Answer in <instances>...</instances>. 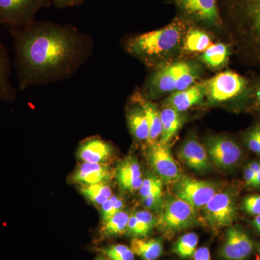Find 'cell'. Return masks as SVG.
<instances>
[{
	"label": "cell",
	"mask_w": 260,
	"mask_h": 260,
	"mask_svg": "<svg viewBox=\"0 0 260 260\" xmlns=\"http://www.w3.org/2000/svg\"><path fill=\"white\" fill-rule=\"evenodd\" d=\"M164 198V195L162 191H158V192L154 193L153 194L142 198V202L145 208L159 213L162 209Z\"/></svg>",
	"instance_id": "cell-36"
},
{
	"label": "cell",
	"mask_w": 260,
	"mask_h": 260,
	"mask_svg": "<svg viewBox=\"0 0 260 260\" xmlns=\"http://www.w3.org/2000/svg\"><path fill=\"white\" fill-rule=\"evenodd\" d=\"M198 210L174 194L164 195L162 209L157 217L155 228L167 239L196 226L199 222Z\"/></svg>",
	"instance_id": "cell-5"
},
{
	"label": "cell",
	"mask_w": 260,
	"mask_h": 260,
	"mask_svg": "<svg viewBox=\"0 0 260 260\" xmlns=\"http://www.w3.org/2000/svg\"><path fill=\"white\" fill-rule=\"evenodd\" d=\"M114 177V170L109 164L82 162L77 167L70 181L79 186L109 183Z\"/></svg>",
	"instance_id": "cell-15"
},
{
	"label": "cell",
	"mask_w": 260,
	"mask_h": 260,
	"mask_svg": "<svg viewBox=\"0 0 260 260\" xmlns=\"http://www.w3.org/2000/svg\"><path fill=\"white\" fill-rule=\"evenodd\" d=\"M133 100L138 103L145 113L149 127V138L147 145L156 143L160 139L162 135V123L160 119V110L155 104L140 92H136L133 96Z\"/></svg>",
	"instance_id": "cell-19"
},
{
	"label": "cell",
	"mask_w": 260,
	"mask_h": 260,
	"mask_svg": "<svg viewBox=\"0 0 260 260\" xmlns=\"http://www.w3.org/2000/svg\"><path fill=\"white\" fill-rule=\"evenodd\" d=\"M130 248L141 260H157L164 253V242L161 239L133 238Z\"/></svg>",
	"instance_id": "cell-21"
},
{
	"label": "cell",
	"mask_w": 260,
	"mask_h": 260,
	"mask_svg": "<svg viewBox=\"0 0 260 260\" xmlns=\"http://www.w3.org/2000/svg\"><path fill=\"white\" fill-rule=\"evenodd\" d=\"M58 8H71L83 4L85 0H50Z\"/></svg>",
	"instance_id": "cell-39"
},
{
	"label": "cell",
	"mask_w": 260,
	"mask_h": 260,
	"mask_svg": "<svg viewBox=\"0 0 260 260\" xmlns=\"http://www.w3.org/2000/svg\"><path fill=\"white\" fill-rule=\"evenodd\" d=\"M241 208L247 215L256 216L260 214V194H254L246 196L241 203Z\"/></svg>",
	"instance_id": "cell-35"
},
{
	"label": "cell",
	"mask_w": 260,
	"mask_h": 260,
	"mask_svg": "<svg viewBox=\"0 0 260 260\" xmlns=\"http://www.w3.org/2000/svg\"><path fill=\"white\" fill-rule=\"evenodd\" d=\"M186 18L208 28H219L223 20L216 0H175Z\"/></svg>",
	"instance_id": "cell-13"
},
{
	"label": "cell",
	"mask_w": 260,
	"mask_h": 260,
	"mask_svg": "<svg viewBox=\"0 0 260 260\" xmlns=\"http://www.w3.org/2000/svg\"><path fill=\"white\" fill-rule=\"evenodd\" d=\"M10 62L8 52L0 42V100L12 102L15 98L14 88L10 83Z\"/></svg>",
	"instance_id": "cell-26"
},
{
	"label": "cell",
	"mask_w": 260,
	"mask_h": 260,
	"mask_svg": "<svg viewBox=\"0 0 260 260\" xmlns=\"http://www.w3.org/2000/svg\"><path fill=\"white\" fill-rule=\"evenodd\" d=\"M160 119L162 123V135L159 141L169 144L174 139L184 123L183 113L166 106L160 110Z\"/></svg>",
	"instance_id": "cell-22"
},
{
	"label": "cell",
	"mask_w": 260,
	"mask_h": 260,
	"mask_svg": "<svg viewBox=\"0 0 260 260\" xmlns=\"http://www.w3.org/2000/svg\"><path fill=\"white\" fill-rule=\"evenodd\" d=\"M130 214L124 210L102 222L99 229L101 240L125 235Z\"/></svg>",
	"instance_id": "cell-23"
},
{
	"label": "cell",
	"mask_w": 260,
	"mask_h": 260,
	"mask_svg": "<svg viewBox=\"0 0 260 260\" xmlns=\"http://www.w3.org/2000/svg\"><path fill=\"white\" fill-rule=\"evenodd\" d=\"M244 179L246 186L254 187L256 184V174L249 166L244 169Z\"/></svg>",
	"instance_id": "cell-40"
},
{
	"label": "cell",
	"mask_w": 260,
	"mask_h": 260,
	"mask_svg": "<svg viewBox=\"0 0 260 260\" xmlns=\"http://www.w3.org/2000/svg\"><path fill=\"white\" fill-rule=\"evenodd\" d=\"M242 101L251 110L260 112V80L250 86Z\"/></svg>",
	"instance_id": "cell-33"
},
{
	"label": "cell",
	"mask_w": 260,
	"mask_h": 260,
	"mask_svg": "<svg viewBox=\"0 0 260 260\" xmlns=\"http://www.w3.org/2000/svg\"><path fill=\"white\" fill-rule=\"evenodd\" d=\"M114 154L112 145L99 137L83 140L77 150V156L80 161L90 164H108Z\"/></svg>",
	"instance_id": "cell-16"
},
{
	"label": "cell",
	"mask_w": 260,
	"mask_h": 260,
	"mask_svg": "<svg viewBox=\"0 0 260 260\" xmlns=\"http://www.w3.org/2000/svg\"><path fill=\"white\" fill-rule=\"evenodd\" d=\"M244 143L249 150L260 156V124L246 133Z\"/></svg>",
	"instance_id": "cell-34"
},
{
	"label": "cell",
	"mask_w": 260,
	"mask_h": 260,
	"mask_svg": "<svg viewBox=\"0 0 260 260\" xmlns=\"http://www.w3.org/2000/svg\"><path fill=\"white\" fill-rule=\"evenodd\" d=\"M222 8L239 59L260 71V0H223Z\"/></svg>",
	"instance_id": "cell-2"
},
{
	"label": "cell",
	"mask_w": 260,
	"mask_h": 260,
	"mask_svg": "<svg viewBox=\"0 0 260 260\" xmlns=\"http://www.w3.org/2000/svg\"><path fill=\"white\" fill-rule=\"evenodd\" d=\"M230 48L223 43L212 44L200 56V60L211 69H220L227 64Z\"/></svg>",
	"instance_id": "cell-25"
},
{
	"label": "cell",
	"mask_w": 260,
	"mask_h": 260,
	"mask_svg": "<svg viewBox=\"0 0 260 260\" xmlns=\"http://www.w3.org/2000/svg\"><path fill=\"white\" fill-rule=\"evenodd\" d=\"M254 188L260 189V170L259 171V172L256 174V184Z\"/></svg>",
	"instance_id": "cell-42"
},
{
	"label": "cell",
	"mask_w": 260,
	"mask_h": 260,
	"mask_svg": "<svg viewBox=\"0 0 260 260\" xmlns=\"http://www.w3.org/2000/svg\"><path fill=\"white\" fill-rule=\"evenodd\" d=\"M256 245L242 226L233 224L226 228L218 255L220 260H248L256 250Z\"/></svg>",
	"instance_id": "cell-11"
},
{
	"label": "cell",
	"mask_w": 260,
	"mask_h": 260,
	"mask_svg": "<svg viewBox=\"0 0 260 260\" xmlns=\"http://www.w3.org/2000/svg\"><path fill=\"white\" fill-rule=\"evenodd\" d=\"M190 260H212L209 248L205 246L198 248Z\"/></svg>",
	"instance_id": "cell-38"
},
{
	"label": "cell",
	"mask_w": 260,
	"mask_h": 260,
	"mask_svg": "<svg viewBox=\"0 0 260 260\" xmlns=\"http://www.w3.org/2000/svg\"><path fill=\"white\" fill-rule=\"evenodd\" d=\"M205 98L203 83H195L185 90L172 93L167 99L166 106L184 113L201 104Z\"/></svg>",
	"instance_id": "cell-18"
},
{
	"label": "cell",
	"mask_w": 260,
	"mask_h": 260,
	"mask_svg": "<svg viewBox=\"0 0 260 260\" xmlns=\"http://www.w3.org/2000/svg\"><path fill=\"white\" fill-rule=\"evenodd\" d=\"M124 201L123 198L113 194L111 198L99 208L102 222L110 218L113 215L124 210Z\"/></svg>",
	"instance_id": "cell-30"
},
{
	"label": "cell",
	"mask_w": 260,
	"mask_h": 260,
	"mask_svg": "<svg viewBox=\"0 0 260 260\" xmlns=\"http://www.w3.org/2000/svg\"><path fill=\"white\" fill-rule=\"evenodd\" d=\"M93 260H110L109 259H108L107 257H106L105 256L102 255V254H100V255L97 256Z\"/></svg>",
	"instance_id": "cell-44"
},
{
	"label": "cell",
	"mask_w": 260,
	"mask_h": 260,
	"mask_svg": "<svg viewBox=\"0 0 260 260\" xmlns=\"http://www.w3.org/2000/svg\"><path fill=\"white\" fill-rule=\"evenodd\" d=\"M94 250L110 260H135L134 252L130 246L124 244H109L94 248Z\"/></svg>",
	"instance_id": "cell-29"
},
{
	"label": "cell",
	"mask_w": 260,
	"mask_h": 260,
	"mask_svg": "<svg viewBox=\"0 0 260 260\" xmlns=\"http://www.w3.org/2000/svg\"><path fill=\"white\" fill-rule=\"evenodd\" d=\"M162 188L164 182L157 176L148 174L147 177L143 178V184L139 189L141 199L154 193L162 191Z\"/></svg>",
	"instance_id": "cell-32"
},
{
	"label": "cell",
	"mask_w": 260,
	"mask_h": 260,
	"mask_svg": "<svg viewBox=\"0 0 260 260\" xmlns=\"http://www.w3.org/2000/svg\"><path fill=\"white\" fill-rule=\"evenodd\" d=\"M251 224H252V226L255 229L256 232L260 234V214L254 217Z\"/></svg>",
	"instance_id": "cell-41"
},
{
	"label": "cell",
	"mask_w": 260,
	"mask_h": 260,
	"mask_svg": "<svg viewBox=\"0 0 260 260\" xmlns=\"http://www.w3.org/2000/svg\"><path fill=\"white\" fill-rule=\"evenodd\" d=\"M199 237L194 232L186 233L178 238L171 248V251L181 259H190L198 249Z\"/></svg>",
	"instance_id": "cell-28"
},
{
	"label": "cell",
	"mask_w": 260,
	"mask_h": 260,
	"mask_svg": "<svg viewBox=\"0 0 260 260\" xmlns=\"http://www.w3.org/2000/svg\"><path fill=\"white\" fill-rule=\"evenodd\" d=\"M151 232L152 231L148 229L144 223L138 220L134 214L133 213L130 214L127 229L125 233L126 236L132 237V239L133 238H148Z\"/></svg>",
	"instance_id": "cell-31"
},
{
	"label": "cell",
	"mask_w": 260,
	"mask_h": 260,
	"mask_svg": "<svg viewBox=\"0 0 260 260\" xmlns=\"http://www.w3.org/2000/svg\"><path fill=\"white\" fill-rule=\"evenodd\" d=\"M186 30V24L176 20L158 30L129 38L124 42V48L148 66H160L182 48Z\"/></svg>",
	"instance_id": "cell-3"
},
{
	"label": "cell",
	"mask_w": 260,
	"mask_h": 260,
	"mask_svg": "<svg viewBox=\"0 0 260 260\" xmlns=\"http://www.w3.org/2000/svg\"><path fill=\"white\" fill-rule=\"evenodd\" d=\"M212 44V38L208 32L200 28H190L186 30L181 49L185 52L203 53Z\"/></svg>",
	"instance_id": "cell-24"
},
{
	"label": "cell",
	"mask_w": 260,
	"mask_h": 260,
	"mask_svg": "<svg viewBox=\"0 0 260 260\" xmlns=\"http://www.w3.org/2000/svg\"><path fill=\"white\" fill-rule=\"evenodd\" d=\"M12 34L20 90L69 79L93 53V39L71 25L34 22Z\"/></svg>",
	"instance_id": "cell-1"
},
{
	"label": "cell",
	"mask_w": 260,
	"mask_h": 260,
	"mask_svg": "<svg viewBox=\"0 0 260 260\" xmlns=\"http://www.w3.org/2000/svg\"><path fill=\"white\" fill-rule=\"evenodd\" d=\"M138 220L145 224L148 229L153 231L156 225L157 218L149 210H136L133 213Z\"/></svg>",
	"instance_id": "cell-37"
},
{
	"label": "cell",
	"mask_w": 260,
	"mask_h": 260,
	"mask_svg": "<svg viewBox=\"0 0 260 260\" xmlns=\"http://www.w3.org/2000/svg\"><path fill=\"white\" fill-rule=\"evenodd\" d=\"M205 98L212 104L243 100L250 88L249 80L234 71H225L203 83Z\"/></svg>",
	"instance_id": "cell-6"
},
{
	"label": "cell",
	"mask_w": 260,
	"mask_h": 260,
	"mask_svg": "<svg viewBox=\"0 0 260 260\" xmlns=\"http://www.w3.org/2000/svg\"><path fill=\"white\" fill-rule=\"evenodd\" d=\"M256 250L257 251V259L256 260H260V243L256 244Z\"/></svg>",
	"instance_id": "cell-43"
},
{
	"label": "cell",
	"mask_w": 260,
	"mask_h": 260,
	"mask_svg": "<svg viewBox=\"0 0 260 260\" xmlns=\"http://www.w3.org/2000/svg\"><path fill=\"white\" fill-rule=\"evenodd\" d=\"M178 155L181 161L194 172L206 173L211 169V161L206 149L196 138L186 140L181 144Z\"/></svg>",
	"instance_id": "cell-17"
},
{
	"label": "cell",
	"mask_w": 260,
	"mask_h": 260,
	"mask_svg": "<svg viewBox=\"0 0 260 260\" xmlns=\"http://www.w3.org/2000/svg\"><path fill=\"white\" fill-rule=\"evenodd\" d=\"M114 177L121 190L135 192L143 184L141 167L138 159L130 155L119 162L114 170Z\"/></svg>",
	"instance_id": "cell-14"
},
{
	"label": "cell",
	"mask_w": 260,
	"mask_h": 260,
	"mask_svg": "<svg viewBox=\"0 0 260 260\" xmlns=\"http://www.w3.org/2000/svg\"><path fill=\"white\" fill-rule=\"evenodd\" d=\"M199 65L191 61H177L158 66L147 80L146 95L155 99L167 93L185 90L200 78Z\"/></svg>",
	"instance_id": "cell-4"
},
{
	"label": "cell",
	"mask_w": 260,
	"mask_h": 260,
	"mask_svg": "<svg viewBox=\"0 0 260 260\" xmlns=\"http://www.w3.org/2000/svg\"><path fill=\"white\" fill-rule=\"evenodd\" d=\"M80 191L85 199L98 208L102 206L113 195L109 183L80 186Z\"/></svg>",
	"instance_id": "cell-27"
},
{
	"label": "cell",
	"mask_w": 260,
	"mask_h": 260,
	"mask_svg": "<svg viewBox=\"0 0 260 260\" xmlns=\"http://www.w3.org/2000/svg\"><path fill=\"white\" fill-rule=\"evenodd\" d=\"M146 155L154 174L165 184H174L182 176L169 144L158 141L148 145Z\"/></svg>",
	"instance_id": "cell-12"
},
{
	"label": "cell",
	"mask_w": 260,
	"mask_h": 260,
	"mask_svg": "<svg viewBox=\"0 0 260 260\" xmlns=\"http://www.w3.org/2000/svg\"><path fill=\"white\" fill-rule=\"evenodd\" d=\"M219 191L216 183L181 176L173 184V192L179 199L190 205L195 210H201Z\"/></svg>",
	"instance_id": "cell-9"
},
{
	"label": "cell",
	"mask_w": 260,
	"mask_h": 260,
	"mask_svg": "<svg viewBox=\"0 0 260 260\" xmlns=\"http://www.w3.org/2000/svg\"><path fill=\"white\" fill-rule=\"evenodd\" d=\"M50 0H0V24L13 29L28 26L39 10L50 5Z\"/></svg>",
	"instance_id": "cell-8"
},
{
	"label": "cell",
	"mask_w": 260,
	"mask_h": 260,
	"mask_svg": "<svg viewBox=\"0 0 260 260\" xmlns=\"http://www.w3.org/2000/svg\"><path fill=\"white\" fill-rule=\"evenodd\" d=\"M205 148L210 161L224 171L237 167L243 157L242 149L235 140L223 135H213L207 138Z\"/></svg>",
	"instance_id": "cell-10"
},
{
	"label": "cell",
	"mask_w": 260,
	"mask_h": 260,
	"mask_svg": "<svg viewBox=\"0 0 260 260\" xmlns=\"http://www.w3.org/2000/svg\"><path fill=\"white\" fill-rule=\"evenodd\" d=\"M133 104L126 111V121L130 133L137 141L147 143L149 138V127L146 115L138 103L133 100Z\"/></svg>",
	"instance_id": "cell-20"
},
{
	"label": "cell",
	"mask_w": 260,
	"mask_h": 260,
	"mask_svg": "<svg viewBox=\"0 0 260 260\" xmlns=\"http://www.w3.org/2000/svg\"><path fill=\"white\" fill-rule=\"evenodd\" d=\"M201 211L203 223L213 232L230 226L238 215L235 194L229 190L218 191Z\"/></svg>",
	"instance_id": "cell-7"
}]
</instances>
